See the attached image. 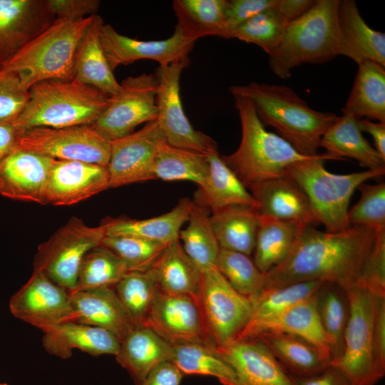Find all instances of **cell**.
Returning <instances> with one entry per match:
<instances>
[{"mask_svg":"<svg viewBox=\"0 0 385 385\" xmlns=\"http://www.w3.org/2000/svg\"><path fill=\"white\" fill-rule=\"evenodd\" d=\"M339 160L325 153L292 165L287 173L308 197L318 223L337 232L351 227L349 205L354 191L366 180L382 176L385 166L349 174H334L324 168L326 160Z\"/></svg>","mask_w":385,"mask_h":385,"instance_id":"obj_7","label":"cell"},{"mask_svg":"<svg viewBox=\"0 0 385 385\" xmlns=\"http://www.w3.org/2000/svg\"><path fill=\"white\" fill-rule=\"evenodd\" d=\"M274 5L232 30L226 38H237L254 43L268 56L273 53L281 43L289 25L274 9Z\"/></svg>","mask_w":385,"mask_h":385,"instance_id":"obj_46","label":"cell"},{"mask_svg":"<svg viewBox=\"0 0 385 385\" xmlns=\"http://www.w3.org/2000/svg\"><path fill=\"white\" fill-rule=\"evenodd\" d=\"M375 237L374 230L363 226L337 232L307 226L287 257L265 274L263 289L310 281L334 283L346 291L363 287L364 269Z\"/></svg>","mask_w":385,"mask_h":385,"instance_id":"obj_1","label":"cell"},{"mask_svg":"<svg viewBox=\"0 0 385 385\" xmlns=\"http://www.w3.org/2000/svg\"><path fill=\"white\" fill-rule=\"evenodd\" d=\"M24 108L12 123L20 132L37 127L91 125L110 96L75 80H46L34 84Z\"/></svg>","mask_w":385,"mask_h":385,"instance_id":"obj_3","label":"cell"},{"mask_svg":"<svg viewBox=\"0 0 385 385\" xmlns=\"http://www.w3.org/2000/svg\"><path fill=\"white\" fill-rule=\"evenodd\" d=\"M115 289L133 325L144 327L159 291L154 269L128 272Z\"/></svg>","mask_w":385,"mask_h":385,"instance_id":"obj_43","label":"cell"},{"mask_svg":"<svg viewBox=\"0 0 385 385\" xmlns=\"http://www.w3.org/2000/svg\"><path fill=\"white\" fill-rule=\"evenodd\" d=\"M0 385H8V384H6V383H1V384H0Z\"/></svg>","mask_w":385,"mask_h":385,"instance_id":"obj_59","label":"cell"},{"mask_svg":"<svg viewBox=\"0 0 385 385\" xmlns=\"http://www.w3.org/2000/svg\"><path fill=\"white\" fill-rule=\"evenodd\" d=\"M170 362L185 374L210 376L220 383L235 379L230 366L220 356L216 346L203 342L172 344Z\"/></svg>","mask_w":385,"mask_h":385,"instance_id":"obj_42","label":"cell"},{"mask_svg":"<svg viewBox=\"0 0 385 385\" xmlns=\"http://www.w3.org/2000/svg\"><path fill=\"white\" fill-rule=\"evenodd\" d=\"M187 222L178 235L184 251L202 272L215 267L220 247L207 209L194 202Z\"/></svg>","mask_w":385,"mask_h":385,"instance_id":"obj_41","label":"cell"},{"mask_svg":"<svg viewBox=\"0 0 385 385\" xmlns=\"http://www.w3.org/2000/svg\"><path fill=\"white\" fill-rule=\"evenodd\" d=\"M315 299L321 324L331 341L332 364L340 357L344 349L350 313L348 295L339 285L323 282L315 293Z\"/></svg>","mask_w":385,"mask_h":385,"instance_id":"obj_39","label":"cell"},{"mask_svg":"<svg viewBox=\"0 0 385 385\" xmlns=\"http://www.w3.org/2000/svg\"><path fill=\"white\" fill-rule=\"evenodd\" d=\"M109 188L107 166L54 159L47 179L45 205H72Z\"/></svg>","mask_w":385,"mask_h":385,"instance_id":"obj_20","label":"cell"},{"mask_svg":"<svg viewBox=\"0 0 385 385\" xmlns=\"http://www.w3.org/2000/svg\"><path fill=\"white\" fill-rule=\"evenodd\" d=\"M216 349L235 373V379L222 385H295L292 375L259 338L233 341Z\"/></svg>","mask_w":385,"mask_h":385,"instance_id":"obj_18","label":"cell"},{"mask_svg":"<svg viewBox=\"0 0 385 385\" xmlns=\"http://www.w3.org/2000/svg\"><path fill=\"white\" fill-rule=\"evenodd\" d=\"M322 283L319 281L302 282L263 289L252 301V309L248 323L235 341L257 338L289 309L313 295Z\"/></svg>","mask_w":385,"mask_h":385,"instance_id":"obj_25","label":"cell"},{"mask_svg":"<svg viewBox=\"0 0 385 385\" xmlns=\"http://www.w3.org/2000/svg\"><path fill=\"white\" fill-rule=\"evenodd\" d=\"M210 173L207 155L173 147L166 142L159 148L153 168L154 179L187 180L201 187Z\"/></svg>","mask_w":385,"mask_h":385,"instance_id":"obj_40","label":"cell"},{"mask_svg":"<svg viewBox=\"0 0 385 385\" xmlns=\"http://www.w3.org/2000/svg\"><path fill=\"white\" fill-rule=\"evenodd\" d=\"M95 15L79 19H56L0 68L16 73L28 91L42 81L73 80L77 47Z\"/></svg>","mask_w":385,"mask_h":385,"instance_id":"obj_6","label":"cell"},{"mask_svg":"<svg viewBox=\"0 0 385 385\" xmlns=\"http://www.w3.org/2000/svg\"><path fill=\"white\" fill-rule=\"evenodd\" d=\"M339 0H316L302 16L289 24L277 49L269 56L272 72L282 79L303 63H322L339 55L344 45L338 21Z\"/></svg>","mask_w":385,"mask_h":385,"instance_id":"obj_5","label":"cell"},{"mask_svg":"<svg viewBox=\"0 0 385 385\" xmlns=\"http://www.w3.org/2000/svg\"><path fill=\"white\" fill-rule=\"evenodd\" d=\"M373 249L364 266L362 284L379 296H385V230L376 232Z\"/></svg>","mask_w":385,"mask_h":385,"instance_id":"obj_50","label":"cell"},{"mask_svg":"<svg viewBox=\"0 0 385 385\" xmlns=\"http://www.w3.org/2000/svg\"><path fill=\"white\" fill-rule=\"evenodd\" d=\"M101 45L110 68L138 60H153L159 66L188 58L195 41L186 38L175 27L172 36L158 41H141L119 34L111 25L103 24L100 31Z\"/></svg>","mask_w":385,"mask_h":385,"instance_id":"obj_17","label":"cell"},{"mask_svg":"<svg viewBox=\"0 0 385 385\" xmlns=\"http://www.w3.org/2000/svg\"><path fill=\"white\" fill-rule=\"evenodd\" d=\"M215 267L238 293L251 301L262 292L265 274L250 256L220 248Z\"/></svg>","mask_w":385,"mask_h":385,"instance_id":"obj_45","label":"cell"},{"mask_svg":"<svg viewBox=\"0 0 385 385\" xmlns=\"http://www.w3.org/2000/svg\"><path fill=\"white\" fill-rule=\"evenodd\" d=\"M165 142L156 120L145 123L141 129L130 135L111 141L107 165L109 187L155 180L154 162L160 146Z\"/></svg>","mask_w":385,"mask_h":385,"instance_id":"obj_15","label":"cell"},{"mask_svg":"<svg viewBox=\"0 0 385 385\" xmlns=\"http://www.w3.org/2000/svg\"><path fill=\"white\" fill-rule=\"evenodd\" d=\"M343 114L385 122V70L370 61L359 63Z\"/></svg>","mask_w":385,"mask_h":385,"instance_id":"obj_32","label":"cell"},{"mask_svg":"<svg viewBox=\"0 0 385 385\" xmlns=\"http://www.w3.org/2000/svg\"><path fill=\"white\" fill-rule=\"evenodd\" d=\"M155 74L128 76L120 83L118 91L111 96L106 108L91 126L111 142L134 132L141 123L157 119Z\"/></svg>","mask_w":385,"mask_h":385,"instance_id":"obj_10","label":"cell"},{"mask_svg":"<svg viewBox=\"0 0 385 385\" xmlns=\"http://www.w3.org/2000/svg\"><path fill=\"white\" fill-rule=\"evenodd\" d=\"M120 340L113 333L93 326L68 322L45 332L42 344L46 351L61 359H68L75 349L92 356H115Z\"/></svg>","mask_w":385,"mask_h":385,"instance_id":"obj_24","label":"cell"},{"mask_svg":"<svg viewBox=\"0 0 385 385\" xmlns=\"http://www.w3.org/2000/svg\"><path fill=\"white\" fill-rule=\"evenodd\" d=\"M16 318L45 332L61 324L74 322L70 292L43 273L34 271L9 302Z\"/></svg>","mask_w":385,"mask_h":385,"instance_id":"obj_14","label":"cell"},{"mask_svg":"<svg viewBox=\"0 0 385 385\" xmlns=\"http://www.w3.org/2000/svg\"><path fill=\"white\" fill-rule=\"evenodd\" d=\"M103 21L96 14L77 47L73 64V80L112 96L119 88L105 56L100 31Z\"/></svg>","mask_w":385,"mask_h":385,"instance_id":"obj_27","label":"cell"},{"mask_svg":"<svg viewBox=\"0 0 385 385\" xmlns=\"http://www.w3.org/2000/svg\"><path fill=\"white\" fill-rule=\"evenodd\" d=\"M20 131L11 123H0V162L15 147Z\"/></svg>","mask_w":385,"mask_h":385,"instance_id":"obj_58","label":"cell"},{"mask_svg":"<svg viewBox=\"0 0 385 385\" xmlns=\"http://www.w3.org/2000/svg\"><path fill=\"white\" fill-rule=\"evenodd\" d=\"M338 21L344 56L358 65L370 61L385 66V34L372 29L365 22L355 1L339 0Z\"/></svg>","mask_w":385,"mask_h":385,"instance_id":"obj_26","label":"cell"},{"mask_svg":"<svg viewBox=\"0 0 385 385\" xmlns=\"http://www.w3.org/2000/svg\"><path fill=\"white\" fill-rule=\"evenodd\" d=\"M257 338L265 343L277 360L294 376H311L330 365L312 344L294 334L266 331Z\"/></svg>","mask_w":385,"mask_h":385,"instance_id":"obj_35","label":"cell"},{"mask_svg":"<svg viewBox=\"0 0 385 385\" xmlns=\"http://www.w3.org/2000/svg\"><path fill=\"white\" fill-rule=\"evenodd\" d=\"M276 2L277 0H226L224 38L252 17L272 8Z\"/></svg>","mask_w":385,"mask_h":385,"instance_id":"obj_51","label":"cell"},{"mask_svg":"<svg viewBox=\"0 0 385 385\" xmlns=\"http://www.w3.org/2000/svg\"><path fill=\"white\" fill-rule=\"evenodd\" d=\"M153 268L160 291L188 294L199 300L202 272L185 253L178 238L168 244Z\"/></svg>","mask_w":385,"mask_h":385,"instance_id":"obj_34","label":"cell"},{"mask_svg":"<svg viewBox=\"0 0 385 385\" xmlns=\"http://www.w3.org/2000/svg\"><path fill=\"white\" fill-rule=\"evenodd\" d=\"M101 245L114 252L128 272L152 269L168 245L133 236H106Z\"/></svg>","mask_w":385,"mask_h":385,"instance_id":"obj_47","label":"cell"},{"mask_svg":"<svg viewBox=\"0 0 385 385\" xmlns=\"http://www.w3.org/2000/svg\"><path fill=\"white\" fill-rule=\"evenodd\" d=\"M226 0H175L173 8L178 24L175 27L188 39L225 34Z\"/></svg>","mask_w":385,"mask_h":385,"instance_id":"obj_37","label":"cell"},{"mask_svg":"<svg viewBox=\"0 0 385 385\" xmlns=\"http://www.w3.org/2000/svg\"><path fill=\"white\" fill-rule=\"evenodd\" d=\"M374 354L379 367L385 371V296H377L374 323Z\"/></svg>","mask_w":385,"mask_h":385,"instance_id":"obj_53","label":"cell"},{"mask_svg":"<svg viewBox=\"0 0 385 385\" xmlns=\"http://www.w3.org/2000/svg\"><path fill=\"white\" fill-rule=\"evenodd\" d=\"M183 376L173 363L165 361L154 368L135 385H180Z\"/></svg>","mask_w":385,"mask_h":385,"instance_id":"obj_54","label":"cell"},{"mask_svg":"<svg viewBox=\"0 0 385 385\" xmlns=\"http://www.w3.org/2000/svg\"><path fill=\"white\" fill-rule=\"evenodd\" d=\"M128 272L124 262L111 250L101 245L83 257L73 290L115 287Z\"/></svg>","mask_w":385,"mask_h":385,"instance_id":"obj_44","label":"cell"},{"mask_svg":"<svg viewBox=\"0 0 385 385\" xmlns=\"http://www.w3.org/2000/svg\"><path fill=\"white\" fill-rule=\"evenodd\" d=\"M16 148L55 160H78L107 166L111 142L91 125L37 127L20 133Z\"/></svg>","mask_w":385,"mask_h":385,"instance_id":"obj_12","label":"cell"},{"mask_svg":"<svg viewBox=\"0 0 385 385\" xmlns=\"http://www.w3.org/2000/svg\"><path fill=\"white\" fill-rule=\"evenodd\" d=\"M233 97L240 119L241 141L234 153L221 158L247 189L287 175L292 165L311 158L300 154L279 135L268 131L249 98Z\"/></svg>","mask_w":385,"mask_h":385,"instance_id":"obj_4","label":"cell"},{"mask_svg":"<svg viewBox=\"0 0 385 385\" xmlns=\"http://www.w3.org/2000/svg\"><path fill=\"white\" fill-rule=\"evenodd\" d=\"M56 19H79L96 14L98 0H47Z\"/></svg>","mask_w":385,"mask_h":385,"instance_id":"obj_52","label":"cell"},{"mask_svg":"<svg viewBox=\"0 0 385 385\" xmlns=\"http://www.w3.org/2000/svg\"><path fill=\"white\" fill-rule=\"evenodd\" d=\"M199 304L210 340L215 346L236 340L252 309V301L238 293L215 267L202 272Z\"/></svg>","mask_w":385,"mask_h":385,"instance_id":"obj_11","label":"cell"},{"mask_svg":"<svg viewBox=\"0 0 385 385\" xmlns=\"http://www.w3.org/2000/svg\"><path fill=\"white\" fill-rule=\"evenodd\" d=\"M315 293L289 309L266 331L287 332L304 339L318 350L326 361L331 364V341L317 314Z\"/></svg>","mask_w":385,"mask_h":385,"instance_id":"obj_38","label":"cell"},{"mask_svg":"<svg viewBox=\"0 0 385 385\" xmlns=\"http://www.w3.org/2000/svg\"><path fill=\"white\" fill-rule=\"evenodd\" d=\"M362 132L369 133L374 140V148L385 158V122H372L368 119H359Z\"/></svg>","mask_w":385,"mask_h":385,"instance_id":"obj_57","label":"cell"},{"mask_svg":"<svg viewBox=\"0 0 385 385\" xmlns=\"http://www.w3.org/2000/svg\"><path fill=\"white\" fill-rule=\"evenodd\" d=\"M189 62V58H186L156 69V120L169 145L208 155L217 149L215 141L192 127L181 102L180 76Z\"/></svg>","mask_w":385,"mask_h":385,"instance_id":"obj_13","label":"cell"},{"mask_svg":"<svg viewBox=\"0 0 385 385\" xmlns=\"http://www.w3.org/2000/svg\"><path fill=\"white\" fill-rule=\"evenodd\" d=\"M292 376L295 385H349L343 374L331 364L311 376Z\"/></svg>","mask_w":385,"mask_h":385,"instance_id":"obj_55","label":"cell"},{"mask_svg":"<svg viewBox=\"0 0 385 385\" xmlns=\"http://www.w3.org/2000/svg\"><path fill=\"white\" fill-rule=\"evenodd\" d=\"M106 236V224L91 227L82 220L72 217L38 247L34 270L72 292L83 257L89 250L101 245Z\"/></svg>","mask_w":385,"mask_h":385,"instance_id":"obj_9","label":"cell"},{"mask_svg":"<svg viewBox=\"0 0 385 385\" xmlns=\"http://www.w3.org/2000/svg\"><path fill=\"white\" fill-rule=\"evenodd\" d=\"M194 202L188 197L179 200L169 212L144 219H116L108 221L106 236H133L168 244L178 238L181 227L188 220Z\"/></svg>","mask_w":385,"mask_h":385,"instance_id":"obj_31","label":"cell"},{"mask_svg":"<svg viewBox=\"0 0 385 385\" xmlns=\"http://www.w3.org/2000/svg\"><path fill=\"white\" fill-rule=\"evenodd\" d=\"M230 93L249 98L264 126L272 127L277 135L300 154L317 155L321 139L339 116L312 109L289 86L252 82L232 86Z\"/></svg>","mask_w":385,"mask_h":385,"instance_id":"obj_2","label":"cell"},{"mask_svg":"<svg viewBox=\"0 0 385 385\" xmlns=\"http://www.w3.org/2000/svg\"><path fill=\"white\" fill-rule=\"evenodd\" d=\"M210 223L222 249L250 256L255 249L260 225L256 208L234 205L222 209L210 216Z\"/></svg>","mask_w":385,"mask_h":385,"instance_id":"obj_33","label":"cell"},{"mask_svg":"<svg viewBox=\"0 0 385 385\" xmlns=\"http://www.w3.org/2000/svg\"><path fill=\"white\" fill-rule=\"evenodd\" d=\"M70 294L74 322L106 329L120 342L134 327L115 287L76 289Z\"/></svg>","mask_w":385,"mask_h":385,"instance_id":"obj_23","label":"cell"},{"mask_svg":"<svg viewBox=\"0 0 385 385\" xmlns=\"http://www.w3.org/2000/svg\"><path fill=\"white\" fill-rule=\"evenodd\" d=\"M120 342L116 361L135 384L171 358L172 344L148 327H134Z\"/></svg>","mask_w":385,"mask_h":385,"instance_id":"obj_28","label":"cell"},{"mask_svg":"<svg viewBox=\"0 0 385 385\" xmlns=\"http://www.w3.org/2000/svg\"><path fill=\"white\" fill-rule=\"evenodd\" d=\"M55 20L47 0H0V67Z\"/></svg>","mask_w":385,"mask_h":385,"instance_id":"obj_19","label":"cell"},{"mask_svg":"<svg viewBox=\"0 0 385 385\" xmlns=\"http://www.w3.org/2000/svg\"><path fill=\"white\" fill-rule=\"evenodd\" d=\"M350 313L340 357L331 365L337 367L349 385H374L385 371L374 354V323L377 296L364 287L346 291Z\"/></svg>","mask_w":385,"mask_h":385,"instance_id":"obj_8","label":"cell"},{"mask_svg":"<svg viewBox=\"0 0 385 385\" xmlns=\"http://www.w3.org/2000/svg\"><path fill=\"white\" fill-rule=\"evenodd\" d=\"M357 189L361 195L349 210V225L363 226L375 232L385 230V184L362 183Z\"/></svg>","mask_w":385,"mask_h":385,"instance_id":"obj_48","label":"cell"},{"mask_svg":"<svg viewBox=\"0 0 385 385\" xmlns=\"http://www.w3.org/2000/svg\"><path fill=\"white\" fill-rule=\"evenodd\" d=\"M29 97L18 75L0 68V123H12L21 113Z\"/></svg>","mask_w":385,"mask_h":385,"instance_id":"obj_49","label":"cell"},{"mask_svg":"<svg viewBox=\"0 0 385 385\" xmlns=\"http://www.w3.org/2000/svg\"><path fill=\"white\" fill-rule=\"evenodd\" d=\"M54 159L14 147L0 162V194L45 205V191Z\"/></svg>","mask_w":385,"mask_h":385,"instance_id":"obj_21","label":"cell"},{"mask_svg":"<svg viewBox=\"0 0 385 385\" xmlns=\"http://www.w3.org/2000/svg\"><path fill=\"white\" fill-rule=\"evenodd\" d=\"M210 173L207 180L198 187L195 203L212 212L234 205L257 209V205L248 189L219 155L217 149L207 155Z\"/></svg>","mask_w":385,"mask_h":385,"instance_id":"obj_29","label":"cell"},{"mask_svg":"<svg viewBox=\"0 0 385 385\" xmlns=\"http://www.w3.org/2000/svg\"><path fill=\"white\" fill-rule=\"evenodd\" d=\"M316 0H277L274 9L288 23L294 21L306 13Z\"/></svg>","mask_w":385,"mask_h":385,"instance_id":"obj_56","label":"cell"},{"mask_svg":"<svg viewBox=\"0 0 385 385\" xmlns=\"http://www.w3.org/2000/svg\"><path fill=\"white\" fill-rule=\"evenodd\" d=\"M305 227L260 215V225L254 249V262L265 274L289 255Z\"/></svg>","mask_w":385,"mask_h":385,"instance_id":"obj_36","label":"cell"},{"mask_svg":"<svg viewBox=\"0 0 385 385\" xmlns=\"http://www.w3.org/2000/svg\"><path fill=\"white\" fill-rule=\"evenodd\" d=\"M359 121L347 114L338 117L324 133L319 147L339 160L354 159L366 170L385 166V158L364 137Z\"/></svg>","mask_w":385,"mask_h":385,"instance_id":"obj_30","label":"cell"},{"mask_svg":"<svg viewBox=\"0 0 385 385\" xmlns=\"http://www.w3.org/2000/svg\"><path fill=\"white\" fill-rule=\"evenodd\" d=\"M248 190L260 215L303 227L318 223L308 197L289 174L253 185Z\"/></svg>","mask_w":385,"mask_h":385,"instance_id":"obj_22","label":"cell"},{"mask_svg":"<svg viewBox=\"0 0 385 385\" xmlns=\"http://www.w3.org/2000/svg\"><path fill=\"white\" fill-rule=\"evenodd\" d=\"M144 327L170 344L203 342L215 345L207 334L199 300L190 295L159 290Z\"/></svg>","mask_w":385,"mask_h":385,"instance_id":"obj_16","label":"cell"}]
</instances>
